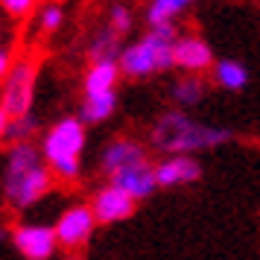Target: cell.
Masks as SVG:
<instances>
[{"mask_svg": "<svg viewBox=\"0 0 260 260\" xmlns=\"http://www.w3.org/2000/svg\"><path fill=\"white\" fill-rule=\"evenodd\" d=\"M234 141V132L190 117L184 108L164 111L149 126V146L158 155H199Z\"/></svg>", "mask_w": 260, "mask_h": 260, "instance_id": "1", "label": "cell"}, {"mask_svg": "<svg viewBox=\"0 0 260 260\" xmlns=\"http://www.w3.org/2000/svg\"><path fill=\"white\" fill-rule=\"evenodd\" d=\"M53 170L44 161L41 146L32 141L9 143L3 164V199L15 211H26L53 190Z\"/></svg>", "mask_w": 260, "mask_h": 260, "instance_id": "2", "label": "cell"}, {"mask_svg": "<svg viewBox=\"0 0 260 260\" xmlns=\"http://www.w3.org/2000/svg\"><path fill=\"white\" fill-rule=\"evenodd\" d=\"M85 126L88 123L79 114H68V117H59L53 126H47L44 135H41L44 161L50 164L53 176L64 184H73L82 176V152L85 143H88Z\"/></svg>", "mask_w": 260, "mask_h": 260, "instance_id": "3", "label": "cell"}, {"mask_svg": "<svg viewBox=\"0 0 260 260\" xmlns=\"http://www.w3.org/2000/svg\"><path fill=\"white\" fill-rule=\"evenodd\" d=\"M176 24H155L143 32L135 44H126L120 53V71L129 79H149L155 73L176 68L173 47L178 41Z\"/></svg>", "mask_w": 260, "mask_h": 260, "instance_id": "4", "label": "cell"}, {"mask_svg": "<svg viewBox=\"0 0 260 260\" xmlns=\"http://www.w3.org/2000/svg\"><path fill=\"white\" fill-rule=\"evenodd\" d=\"M36 85H38V61L32 56L15 59L9 73H3V85H0V123L32 114Z\"/></svg>", "mask_w": 260, "mask_h": 260, "instance_id": "5", "label": "cell"}, {"mask_svg": "<svg viewBox=\"0 0 260 260\" xmlns=\"http://www.w3.org/2000/svg\"><path fill=\"white\" fill-rule=\"evenodd\" d=\"M96 219L94 208H91V202L88 205H71V208H64L59 213V219H56V234H59V246L68 248V251H79V248L88 246V240L94 237Z\"/></svg>", "mask_w": 260, "mask_h": 260, "instance_id": "6", "label": "cell"}, {"mask_svg": "<svg viewBox=\"0 0 260 260\" xmlns=\"http://www.w3.org/2000/svg\"><path fill=\"white\" fill-rule=\"evenodd\" d=\"M12 246L24 260H50L59 246L56 225L44 222H18L12 228Z\"/></svg>", "mask_w": 260, "mask_h": 260, "instance_id": "7", "label": "cell"}, {"mask_svg": "<svg viewBox=\"0 0 260 260\" xmlns=\"http://www.w3.org/2000/svg\"><path fill=\"white\" fill-rule=\"evenodd\" d=\"M91 208H94L100 225H114V222L129 219L132 213L138 211V199H135L132 193H126L123 187H117V184L108 181V184H103V187L91 196Z\"/></svg>", "mask_w": 260, "mask_h": 260, "instance_id": "8", "label": "cell"}, {"mask_svg": "<svg viewBox=\"0 0 260 260\" xmlns=\"http://www.w3.org/2000/svg\"><path fill=\"white\" fill-rule=\"evenodd\" d=\"M155 176L161 190L184 187L202 178V164L196 161V155H161V161L155 164Z\"/></svg>", "mask_w": 260, "mask_h": 260, "instance_id": "9", "label": "cell"}, {"mask_svg": "<svg viewBox=\"0 0 260 260\" xmlns=\"http://www.w3.org/2000/svg\"><path fill=\"white\" fill-rule=\"evenodd\" d=\"M108 181L111 184H117V187H123L126 193H132L135 199H149L158 187V176H155V164H149L146 158L143 161H135V164L123 167V170H117V173H111L108 176Z\"/></svg>", "mask_w": 260, "mask_h": 260, "instance_id": "10", "label": "cell"}, {"mask_svg": "<svg viewBox=\"0 0 260 260\" xmlns=\"http://www.w3.org/2000/svg\"><path fill=\"white\" fill-rule=\"evenodd\" d=\"M173 56H176V68L184 73H205L213 68V50L211 44L205 41L202 36H178L176 47H173Z\"/></svg>", "mask_w": 260, "mask_h": 260, "instance_id": "11", "label": "cell"}, {"mask_svg": "<svg viewBox=\"0 0 260 260\" xmlns=\"http://www.w3.org/2000/svg\"><path fill=\"white\" fill-rule=\"evenodd\" d=\"M146 158V146L138 141H132V138H114V141L106 143V149L100 155V167H103V173L111 176V173H117L123 167L135 164V161H143Z\"/></svg>", "mask_w": 260, "mask_h": 260, "instance_id": "12", "label": "cell"}, {"mask_svg": "<svg viewBox=\"0 0 260 260\" xmlns=\"http://www.w3.org/2000/svg\"><path fill=\"white\" fill-rule=\"evenodd\" d=\"M123 71L120 61H91L82 76V91L85 94H103V91H117V82Z\"/></svg>", "mask_w": 260, "mask_h": 260, "instance_id": "13", "label": "cell"}, {"mask_svg": "<svg viewBox=\"0 0 260 260\" xmlns=\"http://www.w3.org/2000/svg\"><path fill=\"white\" fill-rule=\"evenodd\" d=\"M208 96V82L202 79V73H184L178 76L173 88H170V100L176 103V108H196Z\"/></svg>", "mask_w": 260, "mask_h": 260, "instance_id": "14", "label": "cell"}, {"mask_svg": "<svg viewBox=\"0 0 260 260\" xmlns=\"http://www.w3.org/2000/svg\"><path fill=\"white\" fill-rule=\"evenodd\" d=\"M114 111H117V91L85 94L82 106H79V117H82L88 126H96V123H106Z\"/></svg>", "mask_w": 260, "mask_h": 260, "instance_id": "15", "label": "cell"}, {"mask_svg": "<svg viewBox=\"0 0 260 260\" xmlns=\"http://www.w3.org/2000/svg\"><path fill=\"white\" fill-rule=\"evenodd\" d=\"M211 79L222 91H243L248 85V68L237 59H216L211 68Z\"/></svg>", "mask_w": 260, "mask_h": 260, "instance_id": "16", "label": "cell"}, {"mask_svg": "<svg viewBox=\"0 0 260 260\" xmlns=\"http://www.w3.org/2000/svg\"><path fill=\"white\" fill-rule=\"evenodd\" d=\"M120 53H123V36L108 24L103 29H96L91 44H88V59L91 61H120Z\"/></svg>", "mask_w": 260, "mask_h": 260, "instance_id": "17", "label": "cell"}, {"mask_svg": "<svg viewBox=\"0 0 260 260\" xmlns=\"http://www.w3.org/2000/svg\"><path fill=\"white\" fill-rule=\"evenodd\" d=\"M196 0H149L146 3V24H176Z\"/></svg>", "mask_w": 260, "mask_h": 260, "instance_id": "18", "label": "cell"}, {"mask_svg": "<svg viewBox=\"0 0 260 260\" xmlns=\"http://www.w3.org/2000/svg\"><path fill=\"white\" fill-rule=\"evenodd\" d=\"M38 132V120L32 114H24V117H12L6 123H0V138L6 143H18V141H32Z\"/></svg>", "mask_w": 260, "mask_h": 260, "instance_id": "19", "label": "cell"}, {"mask_svg": "<svg viewBox=\"0 0 260 260\" xmlns=\"http://www.w3.org/2000/svg\"><path fill=\"white\" fill-rule=\"evenodd\" d=\"M132 24H135V15H132V9L126 3H111L108 6V26L111 29H117L120 36H126L132 29Z\"/></svg>", "mask_w": 260, "mask_h": 260, "instance_id": "20", "label": "cell"}, {"mask_svg": "<svg viewBox=\"0 0 260 260\" xmlns=\"http://www.w3.org/2000/svg\"><path fill=\"white\" fill-rule=\"evenodd\" d=\"M64 21V9H61L59 3H44L41 9H38V29L41 32H56Z\"/></svg>", "mask_w": 260, "mask_h": 260, "instance_id": "21", "label": "cell"}, {"mask_svg": "<svg viewBox=\"0 0 260 260\" xmlns=\"http://www.w3.org/2000/svg\"><path fill=\"white\" fill-rule=\"evenodd\" d=\"M0 6H3V12L9 15V18H26V15L32 12L36 0H0Z\"/></svg>", "mask_w": 260, "mask_h": 260, "instance_id": "22", "label": "cell"}, {"mask_svg": "<svg viewBox=\"0 0 260 260\" xmlns=\"http://www.w3.org/2000/svg\"><path fill=\"white\" fill-rule=\"evenodd\" d=\"M12 64H15L12 50H9V47H3V50H0V76H3V73H9V68H12Z\"/></svg>", "mask_w": 260, "mask_h": 260, "instance_id": "23", "label": "cell"}, {"mask_svg": "<svg viewBox=\"0 0 260 260\" xmlns=\"http://www.w3.org/2000/svg\"><path fill=\"white\" fill-rule=\"evenodd\" d=\"M71 260H79V254H73V257H71Z\"/></svg>", "mask_w": 260, "mask_h": 260, "instance_id": "24", "label": "cell"}]
</instances>
